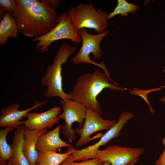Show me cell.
<instances>
[{
    "label": "cell",
    "mask_w": 165,
    "mask_h": 165,
    "mask_svg": "<svg viewBox=\"0 0 165 165\" xmlns=\"http://www.w3.org/2000/svg\"><path fill=\"white\" fill-rule=\"evenodd\" d=\"M4 165H12L9 163H6Z\"/></svg>",
    "instance_id": "cell-26"
},
{
    "label": "cell",
    "mask_w": 165,
    "mask_h": 165,
    "mask_svg": "<svg viewBox=\"0 0 165 165\" xmlns=\"http://www.w3.org/2000/svg\"><path fill=\"white\" fill-rule=\"evenodd\" d=\"M61 125H59L53 130L48 131L38 139L36 146L38 152L52 151L56 152L61 148L69 147L72 146L62 141L59 136Z\"/></svg>",
    "instance_id": "cell-14"
},
{
    "label": "cell",
    "mask_w": 165,
    "mask_h": 165,
    "mask_svg": "<svg viewBox=\"0 0 165 165\" xmlns=\"http://www.w3.org/2000/svg\"><path fill=\"white\" fill-rule=\"evenodd\" d=\"M14 129L12 127H7L3 130H0V165H4L11 156L12 146L8 144L6 138L8 133Z\"/></svg>",
    "instance_id": "cell-18"
},
{
    "label": "cell",
    "mask_w": 165,
    "mask_h": 165,
    "mask_svg": "<svg viewBox=\"0 0 165 165\" xmlns=\"http://www.w3.org/2000/svg\"><path fill=\"white\" fill-rule=\"evenodd\" d=\"M18 31L15 18L9 13L5 14L0 24V45L5 44L9 38H16Z\"/></svg>",
    "instance_id": "cell-16"
},
{
    "label": "cell",
    "mask_w": 165,
    "mask_h": 165,
    "mask_svg": "<svg viewBox=\"0 0 165 165\" xmlns=\"http://www.w3.org/2000/svg\"><path fill=\"white\" fill-rule=\"evenodd\" d=\"M60 102L63 112L57 117L59 120L63 119L64 121V125L61 127L62 133L68 138L67 142L72 143L76 138L75 130L72 128V125L77 122L79 127H82L86 115V108L82 103L72 99L65 101L61 99Z\"/></svg>",
    "instance_id": "cell-8"
},
{
    "label": "cell",
    "mask_w": 165,
    "mask_h": 165,
    "mask_svg": "<svg viewBox=\"0 0 165 165\" xmlns=\"http://www.w3.org/2000/svg\"><path fill=\"white\" fill-rule=\"evenodd\" d=\"M115 120L104 119L99 113L86 109V115L82 128L75 130L80 138L76 143L78 147L85 144L91 139L90 136L99 131L108 130L116 123Z\"/></svg>",
    "instance_id": "cell-10"
},
{
    "label": "cell",
    "mask_w": 165,
    "mask_h": 165,
    "mask_svg": "<svg viewBox=\"0 0 165 165\" xmlns=\"http://www.w3.org/2000/svg\"><path fill=\"white\" fill-rule=\"evenodd\" d=\"M61 109L60 107L55 106L42 113L29 112L26 116L27 119L23 121V127L30 130L50 128L59 122L57 116Z\"/></svg>",
    "instance_id": "cell-11"
},
{
    "label": "cell",
    "mask_w": 165,
    "mask_h": 165,
    "mask_svg": "<svg viewBox=\"0 0 165 165\" xmlns=\"http://www.w3.org/2000/svg\"><path fill=\"white\" fill-rule=\"evenodd\" d=\"M109 32V30H107L101 34L94 35L89 33L86 28L79 29L77 33L81 38L82 44L78 53L72 58V63L75 64L81 63L93 64L101 68L108 76H110V72L103 61L100 63H97L92 61L90 57V54L92 53L95 59L100 60L103 55V52L100 48V43Z\"/></svg>",
    "instance_id": "cell-5"
},
{
    "label": "cell",
    "mask_w": 165,
    "mask_h": 165,
    "mask_svg": "<svg viewBox=\"0 0 165 165\" xmlns=\"http://www.w3.org/2000/svg\"><path fill=\"white\" fill-rule=\"evenodd\" d=\"M117 5L114 10L110 12L107 16V19H111L118 14L127 16L129 13H133L136 12L138 6L133 3H129L125 0H117Z\"/></svg>",
    "instance_id": "cell-19"
},
{
    "label": "cell",
    "mask_w": 165,
    "mask_h": 165,
    "mask_svg": "<svg viewBox=\"0 0 165 165\" xmlns=\"http://www.w3.org/2000/svg\"><path fill=\"white\" fill-rule=\"evenodd\" d=\"M139 159H137L130 163L126 165H135L138 162V160ZM103 165H111L110 163L107 161H105Z\"/></svg>",
    "instance_id": "cell-24"
},
{
    "label": "cell",
    "mask_w": 165,
    "mask_h": 165,
    "mask_svg": "<svg viewBox=\"0 0 165 165\" xmlns=\"http://www.w3.org/2000/svg\"><path fill=\"white\" fill-rule=\"evenodd\" d=\"M144 152V148L141 147L113 145L99 150L94 158L101 161H107L111 165H126L139 158Z\"/></svg>",
    "instance_id": "cell-9"
},
{
    "label": "cell",
    "mask_w": 165,
    "mask_h": 165,
    "mask_svg": "<svg viewBox=\"0 0 165 165\" xmlns=\"http://www.w3.org/2000/svg\"><path fill=\"white\" fill-rule=\"evenodd\" d=\"M0 7L6 13H9L13 16L17 9L16 0H0Z\"/></svg>",
    "instance_id": "cell-21"
},
{
    "label": "cell",
    "mask_w": 165,
    "mask_h": 165,
    "mask_svg": "<svg viewBox=\"0 0 165 165\" xmlns=\"http://www.w3.org/2000/svg\"><path fill=\"white\" fill-rule=\"evenodd\" d=\"M76 49V47L64 42L57 50L52 63L48 66L41 80V84L47 87L44 94L45 97H58L65 101L71 99L69 94L65 93L63 89L61 71L63 64L67 63Z\"/></svg>",
    "instance_id": "cell-3"
},
{
    "label": "cell",
    "mask_w": 165,
    "mask_h": 165,
    "mask_svg": "<svg viewBox=\"0 0 165 165\" xmlns=\"http://www.w3.org/2000/svg\"><path fill=\"white\" fill-rule=\"evenodd\" d=\"M49 5L53 9L55 10L58 8L61 1L60 0H47Z\"/></svg>",
    "instance_id": "cell-23"
},
{
    "label": "cell",
    "mask_w": 165,
    "mask_h": 165,
    "mask_svg": "<svg viewBox=\"0 0 165 165\" xmlns=\"http://www.w3.org/2000/svg\"><path fill=\"white\" fill-rule=\"evenodd\" d=\"M17 9L13 16L19 33L29 38L43 35L58 24L55 10L47 0H16Z\"/></svg>",
    "instance_id": "cell-1"
},
{
    "label": "cell",
    "mask_w": 165,
    "mask_h": 165,
    "mask_svg": "<svg viewBox=\"0 0 165 165\" xmlns=\"http://www.w3.org/2000/svg\"><path fill=\"white\" fill-rule=\"evenodd\" d=\"M159 100L161 102L165 103V95L160 98Z\"/></svg>",
    "instance_id": "cell-25"
},
{
    "label": "cell",
    "mask_w": 165,
    "mask_h": 165,
    "mask_svg": "<svg viewBox=\"0 0 165 165\" xmlns=\"http://www.w3.org/2000/svg\"><path fill=\"white\" fill-rule=\"evenodd\" d=\"M67 12L77 33L81 29L87 28L101 34L108 27V14L100 9H96L92 3H80L75 7L72 6Z\"/></svg>",
    "instance_id": "cell-4"
},
{
    "label": "cell",
    "mask_w": 165,
    "mask_h": 165,
    "mask_svg": "<svg viewBox=\"0 0 165 165\" xmlns=\"http://www.w3.org/2000/svg\"><path fill=\"white\" fill-rule=\"evenodd\" d=\"M46 101L40 102L35 101L34 105L28 108L20 110L19 104L17 103L13 104L0 110V127H10L17 129L23 124L20 121L23 118L26 117L28 113L45 104Z\"/></svg>",
    "instance_id": "cell-12"
},
{
    "label": "cell",
    "mask_w": 165,
    "mask_h": 165,
    "mask_svg": "<svg viewBox=\"0 0 165 165\" xmlns=\"http://www.w3.org/2000/svg\"><path fill=\"white\" fill-rule=\"evenodd\" d=\"M133 114L124 111L119 115L118 121L109 130L101 137L95 144L80 150L76 149L70 156L74 161H84L94 158L101 146L105 145L112 139L118 137L124 127L130 119L134 118Z\"/></svg>",
    "instance_id": "cell-7"
},
{
    "label": "cell",
    "mask_w": 165,
    "mask_h": 165,
    "mask_svg": "<svg viewBox=\"0 0 165 165\" xmlns=\"http://www.w3.org/2000/svg\"><path fill=\"white\" fill-rule=\"evenodd\" d=\"M163 73H165V66H164V68L163 69Z\"/></svg>",
    "instance_id": "cell-27"
},
{
    "label": "cell",
    "mask_w": 165,
    "mask_h": 165,
    "mask_svg": "<svg viewBox=\"0 0 165 165\" xmlns=\"http://www.w3.org/2000/svg\"><path fill=\"white\" fill-rule=\"evenodd\" d=\"M59 23L53 29L46 34L32 39L37 42V51L42 54L47 52L48 47L53 42L62 39H68L78 44L82 41L80 36L75 31L71 19L68 14L63 12L58 15Z\"/></svg>",
    "instance_id": "cell-6"
},
{
    "label": "cell",
    "mask_w": 165,
    "mask_h": 165,
    "mask_svg": "<svg viewBox=\"0 0 165 165\" xmlns=\"http://www.w3.org/2000/svg\"><path fill=\"white\" fill-rule=\"evenodd\" d=\"M117 85L105 73L96 69L92 73H86L79 76L69 94L71 99L82 103L86 109L101 115L102 110L97 99V96L106 88L113 90H124L123 88Z\"/></svg>",
    "instance_id": "cell-2"
},
{
    "label": "cell",
    "mask_w": 165,
    "mask_h": 165,
    "mask_svg": "<svg viewBox=\"0 0 165 165\" xmlns=\"http://www.w3.org/2000/svg\"><path fill=\"white\" fill-rule=\"evenodd\" d=\"M65 153H58L52 151L38 152L39 156L36 165H60L75 149L72 146Z\"/></svg>",
    "instance_id": "cell-17"
},
{
    "label": "cell",
    "mask_w": 165,
    "mask_h": 165,
    "mask_svg": "<svg viewBox=\"0 0 165 165\" xmlns=\"http://www.w3.org/2000/svg\"><path fill=\"white\" fill-rule=\"evenodd\" d=\"M104 163L95 158L77 162L71 159L70 155L60 165H103Z\"/></svg>",
    "instance_id": "cell-20"
},
{
    "label": "cell",
    "mask_w": 165,
    "mask_h": 165,
    "mask_svg": "<svg viewBox=\"0 0 165 165\" xmlns=\"http://www.w3.org/2000/svg\"><path fill=\"white\" fill-rule=\"evenodd\" d=\"M162 142L164 146V149L162 153L156 161L155 165H165V137L162 139Z\"/></svg>",
    "instance_id": "cell-22"
},
{
    "label": "cell",
    "mask_w": 165,
    "mask_h": 165,
    "mask_svg": "<svg viewBox=\"0 0 165 165\" xmlns=\"http://www.w3.org/2000/svg\"><path fill=\"white\" fill-rule=\"evenodd\" d=\"M47 131V128L30 130L24 127V138L23 149L25 157L30 165H36L39 156L38 152L36 148L37 141L42 135Z\"/></svg>",
    "instance_id": "cell-13"
},
{
    "label": "cell",
    "mask_w": 165,
    "mask_h": 165,
    "mask_svg": "<svg viewBox=\"0 0 165 165\" xmlns=\"http://www.w3.org/2000/svg\"><path fill=\"white\" fill-rule=\"evenodd\" d=\"M14 134L11 145V155L8 162L12 165H30L23 151V144L24 138L23 126L16 129Z\"/></svg>",
    "instance_id": "cell-15"
}]
</instances>
